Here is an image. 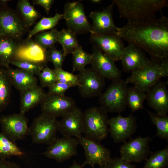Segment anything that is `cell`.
I'll return each instance as SVG.
<instances>
[{
  "label": "cell",
  "instance_id": "cell-37",
  "mask_svg": "<svg viewBox=\"0 0 168 168\" xmlns=\"http://www.w3.org/2000/svg\"><path fill=\"white\" fill-rule=\"evenodd\" d=\"M57 78V82L66 84L72 87L79 85V79L77 75H75L61 69H53Z\"/></svg>",
  "mask_w": 168,
  "mask_h": 168
},
{
  "label": "cell",
  "instance_id": "cell-4",
  "mask_svg": "<svg viewBox=\"0 0 168 168\" xmlns=\"http://www.w3.org/2000/svg\"><path fill=\"white\" fill-rule=\"evenodd\" d=\"M107 113L101 107L92 106L83 113V132L85 137L99 142L105 139L109 133Z\"/></svg>",
  "mask_w": 168,
  "mask_h": 168
},
{
  "label": "cell",
  "instance_id": "cell-33",
  "mask_svg": "<svg viewBox=\"0 0 168 168\" xmlns=\"http://www.w3.org/2000/svg\"><path fill=\"white\" fill-rule=\"evenodd\" d=\"M146 160L143 168H165L168 164V147L154 152Z\"/></svg>",
  "mask_w": 168,
  "mask_h": 168
},
{
  "label": "cell",
  "instance_id": "cell-17",
  "mask_svg": "<svg viewBox=\"0 0 168 168\" xmlns=\"http://www.w3.org/2000/svg\"><path fill=\"white\" fill-rule=\"evenodd\" d=\"M90 40L93 45L112 58L115 61L120 60L124 48L123 40L116 34H91Z\"/></svg>",
  "mask_w": 168,
  "mask_h": 168
},
{
  "label": "cell",
  "instance_id": "cell-14",
  "mask_svg": "<svg viewBox=\"0 0 168 168\" xmlns=\"http://www.w3.org/2000/svg\"><path fill=\"white\" fill-rule=\"evenodd\" d=\"M0 124L2 132L15 141L23 139L28 135V120L21 112L2 115Z\"/></svg>",
  "mask_w": 168,
  "mask_h": 168
},
{
  "label": "cell",
  "instance_id": "cell-13",
  "mask_svg": "<svg viewBox=\"0 0 168 168\" xmlns=\"http://www.w3.org/2000/svg\"><path fill=\"white\" fill-rule=\"evenodd\" d=\"M40 104L42 114L56 119L62 117L77 106L70 97L47 93Z\"/></svg>",
  "mask_w": 168,
  "mask_h": 168
},
{
  "label": "cell",
  "instance_id": "cell-8",
  "mask_svg": "<svg viewBox=\"0 0 168 168\" xmlns=\"http://www.w3.org/2000/svg\"><path fill=\"white\" fill-rule=\"evenodd\" d=\"M63 15L68 29L76 34L92 33L91 25L87 20L83 5L80 2L66 3Z\"/></svg>",
  "mask_w": 168,
  "mask_h": 168
},
{
  "label": "cell",
  "instance_id": "cell-32",
  "mask_svg": "<svg viewBox=\"0 0 168 168\" xmlns=\"http://www.w3.org/2000/svg\"><path fill=\"white\" fill-rule=\"evenodd\" d=\"M59 31L57 28L40 32L34 36V41L43 48L47 50L54 47L58 42Z\"/></svg>",
  "mask_w": 168,
  "mask_h": 168
},
{
  "label": "cell",
  "instance_id": "cell-39",
  "mask_svg": "<svg viewBox=\"0 0 168 168\" xmlns=\"http://www.w3.org/2000/svg\"><path fill=\"white\" fill-rule=\"evenodd\" d=\"M42 88L49 87L56 83L57 78L53 70L45 66L38 75Z\"/></svg>",
  "mask_w": 168,
  "mask_h": 168
},
{
  "label": "cell",
  "instance_id": "cell-15",
  "mask_svg": "<svg viewBox=\"0 0 168 168\" xmlns=\"http://www.w3.org/2000/svg\"><path fill=\"white\" fill-rule=\"evenodd\" d=\"M109 132L114 142L119 143L126 141L130 138L137 129V118L132 114L127 117L120 114L109 119Z\"/></svg>",
  "mask_w": 168,
  "mask_h": 168
},
{
  "label": "cell",
  "instance_id": "cell-22",
  "mask_svg": "<svg viewBox=\"0 0 168 168\" xmlns=\"http://www.w3.org/2000/svg\"><path fill=\"white\" fill-rule=\"evenodd\" d=\"M120 60L124 72L129 73L146 65L150 61L144 51L131 44H128L123 50Z\"/></svg>",
  "mask_w": 168,
  "mask_h": 168
},
{
  "label": "cell",
  "instance_id": "cell-12",
  "mask_svg": "<svg viewBox=\"0 0 168 168\" xmlns=\"http://www.w3.org/2000/svg\"><path fill=\"white\" fill-rule=\"evenodd\" d=\"M152 138L149 136H139L125 141L119 149L120 157L129 162L140 163L146 160L151 152L149 143Z\"/></svg>",
  "mask_w": 168,
  "mask_h": 168
},
{
  "label": "cell",
  "instance_id": "cell-44",
  "mask_svg": "<svg viewBox=\"0 0 168 168\" xmlns=\"http://www.w3.org/2000/svg\"><path fill=\"white\" fill-rule=\"evenodd\" d=\"M84 166L82 164L80 165L75 161H74L72 165L68 168H83Z\"/></svg>",
  "mask_w": 168,
  "mask_h": 168
},
{
  "label": "cell",
  "instance_id": "cell-26",
  "mask_svg": "<svg viewBox=\"0 0 168 168\" xmlns=\"http://www.w3.org/2000/svg\"><path fill=\"white\" fill-rule=\"evenodd\" d=\"M17 11L24 22L29 28L41 16L28 0H19L17 4Z\"/></svg>",
  "mask_w": 168,
  "mask_h": 168
},
{
  "label": "cell",
  "instance_id": "cell-24",
  "mask_svg": "<svg viewBox=\"0 0 168 168\" xmlns=\"http://www.w3.org/2000/svg\"><path fill=\"white\" fill-rule=\"evenodd\" d=\"M20 92V112L24 114L40 104L46 94L38 85Z\"/></svg>",
  "mask_w": 168,
  "mask_h": 168
},
{
  "label": "cell",
  "instance_id": "cell-38",
  "mask_svg": "<svg viewBox=\"0 0 168 168\" xmlns=\"http://www.w3.org/2000/svg\"><path fill=\"white\" fill-rule=\"evenodd\" d=\"M66 55L63 50L57 49L55 46L47 50L48 61L53 64L54 69H61Z\"/></svg>",
  "mask_w": 168,
  "mask_h": 168
},
{
  "label": "cell",
  "instance_id": "cell-20",
  "mask_svg": "<svg viewBox=\"0 0 168 168\" xmlns=\"http://www.w3.org/2000/svg\"><path fill=\"white\" fill-rule=\"evenodd\" d=\"M146 99L149 106L156 114L166 115L168 112V90L167 83L159 80L146 92Z\"/></svg>",
  "mask_w": 168,
  "mask_h": 168
},
{
  "label": "cell",
  "instance_id": "cell-41",
  "mask_svg": "<svg viewBox=\"0 0 168 168\" xmlns=\"http://www.w3.org/2000/svg\"><path fill=\"white\" fill-rule=\"evenodd\" d=\"M71 87L70 85L56 82L48 87V91L47 94L64 96L65 92Z\"/></svg>",
  "mask_w": 168,
  "mask_h": 168
},
{
  "label": "cell",
  "instance_id": "cell-23",
  "mask_svg": "<svg viewBox=\"0 0 168 168\" xmlns=\"http://www.w3.org/2000/svg\"><path fill=\"white\" fill-rule=\"evenodd\" d=\"M5 68L12 86L20 92L38 85L37 78L32 74L19 68Z\"/></svg>",
  "mask_w": 168,
  "mask_h": 168
},
{
  "label": "cell",
  "instance_id": "cell-19",
  "mask_svg": "<svg viewBox=\"0 0 168 168\" xmlns=\"http://www.w3.org/2000/svg\"><path fill=\"white\" fill-rule=\"evenodd\" d=\"M114 4L112 1L110 5L103 10L93 11L90 13L89 17L93 21L91 34H116L118 27L115 25L112 14Z\"/></svg>",
  "mask_w": 168,
  "mask_h": 168
},
{
  "label": "cell",
  "instance_id": "cell-35",
  "mask_svg": "<svg viewBox=\"0 0 168 168\" xmlns=\"http://www.w3.org/2000/svg\"><path fill=\"white\" fill-rule=\"evenodd\" d=\"M150 119L156 127V136L168 140V116H161L152 113L147 110Z\"/></svg>",
  "mask_w": 168,
  "mask_h": 168
},
{
  "label": "cell",
  "instance_id": "cell-34",
  "mask_svg": "<svg viewBox=\"0 0 168 168\" xmlns=\"http://www.w3.org/2000/svg\"><path fill=\"white\" fill-rule=\"evenodd\" d=\"M72 72L78 71L79 72L83 70L87 65L91 64L92 59V54L87 53L80 46L72 52Z\"/></svg>",
  "mask_w": 168,
  "mask_h": 168
},
{
  "label": "cell",
  "instance_id": "cell-6",
  "mask_svg": "<svg viewBox=\"0 0 168 168\" xmlns=\"http://www.w3.org/2000/svg\"><path fill=\"white\" fill-rule=\"evenodd\" d=\"M59 123L56 118L43 114L35 118L29 128L33 143L50 144L57 138Z\"/></svg>",
  "mask_w": 168,
  "mask_h": 168
},
{
  "label": "cell",
  "instance_id": "cell-3",
  "mask_svg": "<svg viewBox=\"0 0 168 168\" xmlns=\"http://www.w3.org/2000/svg\"><path fill=\"white\" fill-rule=\"evenodd\" d=\"M168 76V60L160 62L150 60L144 67L132 72L125 81L146 92L161 78Z\"/></svg>",
  "mask_w": 168,
  "mask_h": 168
},
{
  "label": "cell",
  "instance_id": "cell-30",
  "mask_svg": "<svg viewBox=\"0 0 168 168\" xmlns=\"http://www.w3.org/2000/svg\"><path fill=\"white\" fill-rule=\"evenodd\" d=\"M62 19H63V14L58 13H56L53 17L43 16L35 24L32 29L29 31L26 39H31L40 32L54 28Z\"/></svg>",
  "mask_w": 168,
  "mask_h": 168
},
{
  "label": "cell",
  "instance_id": "cell-16",
  "mask_svg": "<svg viewBox=\"0 0 168 168\" xmlns=\"http://www.w3.org/2000/svg\"><path fill=\"white\" fill-rule=\"evenodd\" d=\"M91 68L105 78L112 82L121 79V71L115 64V61L96 46L92 47Z\"/></svg>",
  "mask_w": 168,
  "mask_h": 168
},
{
  "label": "cell",
  "instance_id": "cell-28",
  "mask_svg": "<svg viewBox=\"0 0 168 168\" xmlns=\"http://www.w3.org/2000/svg\"><path fill=\"white\" fill-rule=\"evenodd\" d=\"M12 86L5 68L0 67V113L9 104Z\"/></svg>",
  "mask_w": 168,
  "mask_h": 168
},
{
  "label": "cell",
  "instance_id": "cell-31",
  "mask_svg": "<svg viewBox=\"0 0 168 168\" xmlns=\"http://www.w3.org/2000/svg\"><path fill=\"white\" fill-rule=\"evenodd\" d=\"M146 92L133 86L128 87L127 92V106L132 112L143 109V103L146 99Z\"/></svg>",
  "mask_w": 168,
  "mask_h": 168
},
{
  "label": "cell",
  "instance_id": "cell-29",
  "mask_svg": "<svg viewBox=\"0 0 168 168\" xmlns=\"http://www.w3.org/2000/svg\"><path fill=\"white\" fill-rule=\"evenodd\" d=\"M58 42L61 45L63 50L66 55L71 54L80 46L76 34L68 29L59 31Z\"/></svg>",
  "mask_w": 168,
  "mask_h": 168
},
{
  "label": "cell",
  "instance_id": "cell-1",
  "mask_svg": "<svg viewBox=\"0 0 168 168\" xmlns=\"http://www.w3.org/2000/svg\"><path fill=\"white\" fill-rule=\"evenodd\" d=\"M116 34L147 52L151 60L160 62L168 60V19L161 12L158 18L128 21L118 28Z\"/></svg>",
  "mask_w": 168,
  "mask_h": 168
},
{
  "label": "cell",
  "instance_id": "cell-18",
  "mask_svg": "<svg viewBox=\"0 0 168 168\" xmlns=\"http://www.w3.org/2000/svg\"><path fill=\"white\" fill-rule=\"evenodd\" d=\"M62 117L59 123L58 131L63 137L78 138L82 135L83 113L80 108L76 106Z\"/></svg>",
  "mask_w": 168,
  "mask_h": 168
},
{
  "label": "cell",
  "instance_id": "cell-43",
  "mask_svg": "<svg viewBox=\"0 0 168 168\" xmlns=\"http://www.w3.org/2000/svg\"><path fill=\"white\" fill-rule=\"evenodd\" d=\"M0 168H21L16 163L0 158Z\"/></svg>",
  "mask_w": 168,
  "mask_h": 168
},
{
  "label": "cell",
  "instance_id": "cell-11",
  "mask_svg": "<svg viewBox=\"0 0 168 168\" xmlns=\"http://www.w3.org/2000/svg\"><path fill=\"white\" fill-rule=\"evenodd\" d=\"M77 139L63 137L56 138L48 145L43 154L59 162H63L77 154Z\"/></svg>",
  "mask_w": 168,
  "mask_h": 168
},
{
  "label": "cell",
  "instance_id": "cell-40",
  "mask_svg": "<svg viewBox=\"0 0 168 168\" xmlns=\"http://www.w3.org/2000/svg\"><path fill=\"white\" fill-rule=\"evenodd\" d=\"M101 168H137L131 163L127 162L120 157L112 158L106 166Z\"/></svg>",
  "mask_w": 168,
  "mask_h": 168
},
{
  "label": "cell",
  "instance_id": "cell-21",
  "mask_svg": "<svg viewBox=\"0 0 168 168\" xmlns=\"http://www.w3.org/2000/svg\"><path fill=\"white\" fill-rule=\"evenodd\" d=\"M47 50L37 44L32 38L22 40L15 59L26 60L45 66L48 62Z\"/></svg>",
  "mask_w": 168,
  "mask_h": 168
},
{
  "label": "cell",
  "instance_id": "cell-45",
  "mask_svg": "<svg viewBox=\"0 0 168 168\" xmlns=\"http://www.w3.org/2000/svg\"><path fill=\"white\" fill-rule=\"evenodd\" d=\"M10 1H11V0H0V7H4L7 6L8 2Z\"/></svg>",
  "mask_w": 168,
  "mask_h": 168
},
{
  "label": "cell",
  "instance_id": "cell-47",
  "mask_svg": "<svg viewBox=\"0 0 168 168\" xmlns=\"http://www.w3.org/2000/svg\"><path fill=\"white\" fill-rule=\"evenodd\" d=\"M92 168H95L94 166H93V167H92ZM99 168H101L100 167Z\"/></svg>",
  "mask_w": 168,
  "mask_h": 168
},
{
  "label": "cell",
  "instance_id": "cell-42",
  "mask_svg": "<svg viewBox=\"0 0 168 168\" xmlns=\"http://www.w3.org/2000/svg\"><path fill=\"white\" fill-rule=\"evenodd\" d=\"M32 1L34 5H38L42 7L48 15L49 14L54 1V0H33Z\"/></svg>",
  "mask_w": 168,
  "mask_h": 168
},
{
  "label": "cell",
  "instance_id": "cell-25",
  "mask_svg": "<svg viewBox=\"0 0 168 168\" xmlns=\"http://www.w3.org/2000/svg\"><path fill=\"white\" fill-rule=\"evenodd\" d=\"M21 40L9 37H0V67L6 68L15 59Z\"/></svg>",
  "mask_w": 168,
  "mask_h": 168
},
{
  "label": "cell",
  "instance_id": "cell-5",
  "mask_svg": "<svg viewBox=\"0 0 168 168\" xmlns=\"http://www.w3.org/2000/svg\"><path fill=\"white\" fill-rule=\"evenodd\" d=\"M127 84L120 79L112 82L99 96L101 106L107 112L120 114L125 109L127 104Z\"/></svg>",
  "mask_w": 168,
  "mask_h": 168
},
{
  "label": "cell",
  "instance_id": "cell-2",
  "mask_svg": "<svg viewBox=\"0 0 168 168\" xmlns=\"http://www.w3.org/2000/svg\"><path fill=\"white\" fill-rule=\"evenodd\" d=\"M120 16L128 21H140L155 17L167 4L166 0H114Z\"/></svg>",
  "mask_w": 168,
  "mask_h": 168
},
{
  "label": "cell",
  "instance_id": "cell-9",
  "mask_svg": "<svg viewBox=\"0 0 168 168\" xmlns=\"http://www.w3.org/2000/svg\"><path fill=\"white\" fill-rule=\"evenodd\" d=\"M79 144L84 150L85 160L82 165L93 167L98 165L102 168L111 161L112 158L110 150L102 144L100 142L91 140L81 136L77 138Z\"/></svg>",
  "mask_w": 168,
  "mask_h": 168
},
{
  "label": "cell",
  "instance_id": "cell-7",
  "mask_svg": "<svg viewBox=\"0 0 168 168\" xmlns=\"http://www.w3.org/2000/svg\"><path fill=\"white\" fill-rule=\"evenodd\" d=\"M29 31V28L16 10L7 6L0 7V37H9L21 40Z\"/></svg>",
  "mask_w": 168,
  "mask_h": 168
},
{
  "label": "cell",
  "instance_id": "cell-36",
  "mask_svg": "<svg viewBox=\"0 0 168 168\" xmlns=\"http://www.w3.org/2000/svg\"><path fill=\"white\" fill-rule=\"evenodd\" d=\"M11 64L34 75L38 76L45 67L41 64L22 59H15Z\"/></svg>",
  "mask_w": 168,
  "mask_h": 168
},
{
  "label": "cell",
  "instance_id": "cell-46",
  "mask_svg": "<svg viewBox=\"0 0 168 168\" xmlns=\"http://www.w3.org/2000/svg\"><path fill=\"white\" fill-rule=\"evenodd\" d=\"M92 2L94 3H99L101 2L100 0H92L91 1Z\"/></svg>",
  "mask_w": 168,
  "mask_h": 168
},
{
  "label": "cell",
  "instance_id": "cell-10",
  "mask_svg": "<svg viewBox=\"0 0 168 168\" xmlns=\"http://www.w3.org/2000/svg\"><path fill=\"white\" fill-rule=\"evenodd\" d=\"M79 93L83 98L99 96L105 85V78L92 68H85L77 74Z\"/></svg>",
  "mask_w": 168,
  "mask_h": 168
},
{
  "label": "cell",
  "instance_id": "cell-27",
  "mask_svg": "<svg viewBox=\"0 0 168 168\" xmlns=\"http://www.w3.org/2000/svg\"><path fill=\"white\" fill-rule=\"evenodd\" d=\"M3 132H0V158L6 159L12 156H21L24 153L15 142Z\"/></svg>",
  "mask_w": 168,
  "mask_h": 168
}]
</instances>
